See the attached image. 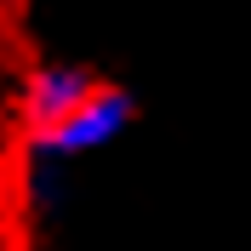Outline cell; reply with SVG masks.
<instances>
[{
	"mask_svg": "<svg viewBox=\"0 0 251 251\" xmlns=\"http://www.w3.org/2000/svg\"><path fill=\"white\" fill-rule=\"evenodd\" d=\"M131 114H137L131 92H120V86H92L86 103H75L57 126H46V131L29 137V154L34 160H51V166L80 160V154H97V149H109L126 126H131Z\"/></svg>",
	"mask_w": 251,
	"mask_h": 251,
	"instance_id": "6da1fadb",
	"label": "cell"
},
{
	"mask_svg": "<svg viewBox=\"0 0 251 251\" xmlns=\"http://www.w3.org/2000/svg\"><path fill=\"white\" fill-rule=\"evenodd\" d=\"M97 80L86 75V69H75V63H40L29 80H23V126H29V137L34 131H46V126H57L63 114L75 109V103H86L92 97Z\"/></svg>",
	"mask_w": 251,
	"mask_h": 251,
	"instance_id": "7a4b0ae2",
	"label": "cell"
}]
</instances>
